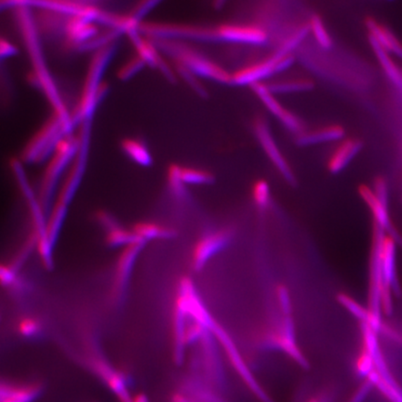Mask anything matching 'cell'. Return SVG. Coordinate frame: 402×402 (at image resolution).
<instances>
[{
  "mask_svg": "<svg viewBox=\"0 0 402 402\" xmlns=\"http://www.w3.org/2000/svg\"><path fill=\"white\" fill-rule=\"evenodd\" d=\"M16 5L19 27L21 29L23 36H24L25 47L27 49L34 68L33 75H30L31 81L34 82L44 92L49 102L53 106L54 113L59 115L68 125L73 128L75 125L71 115L69 114L65 103L61 99L53 77H51L44 62V56H43L42 48H40L39 39L37 37L36 27H34L33 19L29 15L27 3L18 2L16 3Z\"/></svg>",
  "mask_w": 402,
  "mask_h": 402,
  "instance_id": "cell-1",
  "label": "cell"
},
{
  "mask_svg": "<svg viewBox=\"0 0 402 402\" xmlns=\"http://www.w3.org/2000/svg\"><path fill=\"white\" fill-rule=\"evenodd\" d=\"M115 48H117L115 42L110 43L105 47L99 49L92 57L80 103H77L76 112L72 117L74 125L77 123H82L83 121L92 120L98 105L106 96L108 86V84L103 82L102 77L115 54Z\"/></svg>",
  "mask_w": 402,
  "mask_h": 402,
  "instance_id": "cell-2",
  "label": "cell"
},
{
  "mask_svg": "<svg viewBox=\"0 0 402 402\" xmlns=\"http://www.w3.org/2000/svg\"><path fill=\"white\" fill-rule=\"evenodd\" d=\"M150 40L158 51H163V54L172 59L173 63H180L196 76L218 81L220 83H232V75L179 40Z\"/></svg>",
  "mask_w": 402,
  "mask_h": 402,
  "instance_id": "cell-3",
  "label": "cell"
},
{
  "mask_svg": "<svg viewBox=\"0 0 402 402\" xmlns=\"http://www.w3.org/2000/svg\"><path fill=\"white\" fill-rule=\"evenodd\" d=\"M77 149H79V139L73 137L71 134L65 136L57 144L46 167L44 175L40 183L37 199L47 219L53 209L55 199H56L55 192H56L59 179L68 165L73 161Z\"/></svg>",
  "mask_w": 402,
  "mask_h": 402,
  "instance_id": "cell-4",
  "label": "cell"
},
{
  "mask_svg": "<svg viewBox=\"0 0 402 402\" xmlns=\"http://www.w3.org/2000/svg\"><path fill=\"white\" fill-rule=\"evenodd\" d=\"M72 127L54 113L42 128L31 138L22 152V161L39 163L51 157L57 144L65 136L70 135Z\"/></svg>",
  "mask_w": 402,
  "mask_h": 402,
  "instance_id": "cell-5",
  "label": "cell"
},
{
  "mask_svg": "<svg viewBox=\"0 0 402 402\" xmlns=\"http://www.w3.org/2000/svg\"><path fill=\"white\" fill-rule=\"evenodd\" d=\"M371 260H370L368 308L375 322L383 324L382 320V290L384 286L383 269H382V250L386 231L374 222Z\"/></svg>",
  "mask_w": 402,
  "mask_h": 402,
  "instance_id": "cell-6",
  "label": "cell"
},
{
  "mask_svg": "<svg viewBox=\"0 0 402 402\" xmlns=\"http://www.w3.org/2000/svg\"><path fill=\"white\" fill-rule=\"evenodd\" d=\"M146 244L147 243L143 241L134 243L123 249L118 257L110 295V299L115 308H120L125 303L136 263Z\"/></svg>",
  "mask_w": 402,
  "mask_h": 402,
  "instance_id": "cell-7",
  "label": "cell"
},
{
  "mask_svg": "<svg viewBox=\"0 0 402 402\" xmlns=\"http://www.w3.org/2000/svg\"><path fill=\"white\" fill-rule=\"evenodd\" d=\"M210 332L215 335V339L218 340L220 345L225 349L228 360H230L231 365L238 372L239 377L244 382L249 390L253 393L254 397L261 402H273L264 387L257 381L256 376L251 372L249 368L247 363L242 357L241 353L237 348L236 343L234 342L232 337L220 324L217 322L213 324Z\"/></svg>",
  "mask_w": 402,
  "mask_h": 402,
  "instance_id": "cell-8",
  "label": "cell"
},
{
  "mask_svg": "<svg viewBox=\"0 0 402 402\" xmlns=\"http://www.w3.org/2000/svg\"><path fill=\"white\" fill-rule=\"evenodd\" d=\"M87 364L118 398V402H132V396L130 392L131 381L125 372L115 368L98 353L89 356Z\"/></svg>",
  "mask_w": 402,
  "mask_h": 402,
  "instance_id": "cell-9",
  "label": "cell"
},
{
  "mask_svg": "<svg viewBox=\"0 0 402 402\" xmlns=\"http://www.w3.org/2000/svg\"><path fill=\"white\" fill-rule=\"evenodd\" d=\"M294 63L291 55L277 54L269 59L256 63L250 68H246L232 75V83L237 85H253L267 79L272 75L279 73L290 68Z\"/></svg>",
  "mask_w": 402,
  "mask_h": 402,
  "instance_id": "cell-10",
  "label": "cell"
},
{
  "mask_svg": "<svg viewBox=\"0 0 402 402\" xmlns=\"http://www.w3.org/2000/svg\"><path fill=\"white\" fill-rule=\"evenodd\" d=\"M232 239L233 232L230 230L212 231L201 236L193 248L191 259L193 270L201 271L213 256L230 244Z\"/></svg>",
  "mask_w": 402,
  "mask_h": 402,
  "instance_id": "cell-11",
  "label": "cell"
},
{
  "mask_svg": "<svg viewBox=\"0 0 402 402\" xmlns=\"http://www.w3.org/2000/svg\"><path fill=\"white\" fill-rule=\"evenodd\" d=\"M256 132L265 154L268 156L269 160L275 165V167L279 170L282 177L291 186H295L296 184V179H295L293 170H291L290 165L285 160L284 156L282 154L279 146L275 142L267 121H265L263 118H259L258 120H256Z\"/></svg>",
  "mask_w": 402,
  "mask_h": 402,
  "instance_id": "cell-12",
  "label": "cell"
},
{
  "mask_svg": "<svg viewBox=\"0 0 402 402\" xmlns=\"http://www.w3.org/2000/svg\"><path fill=\"white\" fill-rule=\"evenodd\" d=\"M96 218L98 224L105 230L106 243L108 247L124 249L142 241L135 235L134 231L123 227L114 216L106 211H99Z\"/></svg>",
  "mask_w": 402,
  "mask_h": 402,
  "instance_id": "cell-13",
  "label": "cell"
},
{
  "mask_svg": "<svg viewBox=\"0 0 402 402\" xmlns=\"http://www.w3.org/2000/svg\"><path fill=\"white\" fill-rule=\"evenodd\" d=\"M127 34L132 40L136 51H137L138 56L144 60L146 65H149L151 68L158 69L170 83H175L176 81L175 75L173 74L172 69L161 57V54L158 53V49L153 44L151 40L142 37L139 29L130 32Z\"/></svg>",
  "mask_w": 402,
  "mask_h": 402,
  "instance_id": "cell-14",
  "label": "cell"
},
{
  "mask_svg": "<svg viewBox=\"0 0 402 402\" xmlns=\"http://www.w3.org/2000/svg\"><path fill=\"white\" fill-rule=\"evenodd\" d=\"M251 88H253L254 94H256L259 99L262 101L263 103H264L265 108H267L272 114L276 115V117L284 124L286 128L290 130V131L294 132V134H302L303 127L299 118L280 105L279 101L274 97V94H272L270 89H268V85L260 82L253 84V85H251Z\"/></svg>",
  "mask_w": 402,
  "mask_h": 402,
  "instance_id": "cell-15",
  "label": "cell"
},
{
  "mask_svg": "<svg viewBox=\"0 0 402 402\" xmlns=\"http://www.w3.org/2000/svg\"><path fill=\"white\" fill-rule=\"evenodd\" d=\"M44 387L39 382L2 380L0 402H34L42 395Z\"/></svg>",
  "mask_w": 402,
  "mask_h": 402,
  "instance_id": "cell-16",
  "label": "cell"
},
{
  "mask_svg": "<svg viewBox=\"0 0 402 402\" xmlns=\"http://www.w3.org/2000/svg\"><path fill=\"white\" fill-rule=\"evenodd\" d=\"M358 193L361 199L371 210L372 215L374 216V222L378 225H380L389 236L395 239V241L398 244H402V238L393 225L391 219H390L389 207L384 205L380 201V199L376 196L374 190L367 186H360L358 187Z\"/></svg>",
  "mask_w": 402,
  "mask_h": 402,
  "instance_id": "cell-17",
  "label": "cell"
},
{
  "mask_svg": "<svg viewBox=\"0 0 402 402\" xmlns=\"http://www.w3.org/2000/svg\"><path fill=\"white\" fill-rule=\"evenodd\" d=\"M219 40L260 45L267 42L268 36L263 29L249 25H225L217 27Z\"/></svg>",
  "mask_w": 402,
  "mask_h": 402,
  "instance_id": "cell-18",
  "label": "cell"
},
{
  "mask_svg": "<svg viewBox=\"0 0 402 402\" xmlns=\"http://www.w3.org/2000/svg\"><path fill=\"white\" fill-rule=\"evenodd\" d=\"M63 32L68 44L77 49L98 34V29L94 22L77 16L68 17L63 24Z\"/></svg>",
  "mask_w": 402,
  "mask_h": 402,
  "instance_id": "cell-19",
  "label": "cell"
},
{
  "mask_svg": "<svg viewBox=\"0 0 402 402\" xmlns=\"http://www.w3.org/2000/svg\"><path fill=\"white\" fill-rule=\"evenodd\" d=\"M187 315L175 306L172 314V355L175 363L181 365L186 358L187 348Z\"/></svg>",
  "mask_w": 402,
  "mask_h": 402,
  "instance_id": "cell-20",
  "label": "cell"
},
{
  "mask_svg": "<svg viewBox=\"0 0 402 402\" xmlns=\"http://www.w3.org/2000/svg\"><path fill=\"white\" fill-rule=\"evenodd\" d=\"M366 27L369 30V36L374 37L384 50L402 60V43L392 31L372 18L366 20Z\"/></svg>",
  "mask_w": 402,
  "mask_h": 402,
  "instance_id": "cell-21",
  "label": "cell"
},
{
  "mask_svg": "<svg viewBox=\"0 0 402 402\" xmlns=\"http://www.w3.org/2000/svg\"><path fill=\"white\" fill-rule=\"evenodd\" d=\"M131 230L142 241H170L177 237V232L166 225L152 221H140L135 222Z\"/></svg>",
  "mask_w": 402,
  "mask_h": 402,
  "instance_id": "cell-22",
  "label": "cell"
},
{
  "mask_svg": "<svg viewBox=\"0 0 402 402\" xmlns=\"http://www.w3.org/2000/svg\"><path fill=\"white\" fill-rule=\"evenodd\" d=\"M363 149V143L358 140H346L341 144L334 154L329 161V170L334 175L342 172L344 169L352 161L353 158L360 153Z\"/></svg>",
  "mask_w": 402,
  "mask_h": 402,
  "instance_id": "cell-23",
  "label": "cell"
},
{
  "mask_svg": "<svg viewBox=\"0 0 402 402\" xmlns=\"http://www.w3.org/2000/svg\"><path fill=\"white\" fill-rule=\"evenodd\" d=\"M370 44L372 46V50L379 63L383 68L389 80L391 81L393 85L397 87L398 89L402 91V69L393 61L390 54L382 48L374 37L369 36Z\"/></svg>",
  "mask_w": 402,
  "mask_h": 402,
  "instance_id": "cell-24",
  "label": "cell"
},
{
  "mask_svg": "<svg viewBox=\"0 0 402 402\" xmlns=\"http://www.w3.org/2000/svg\"><path fill=\"white\" fill-rule=\"evenodd\" d=\"M345 131L340 126H329L325 128L316 130L308 132H302L298 134L296 139L297 144L306 146L311 144L329 143V142L339 140L344 137Z\"/></svg>",
  "mask_w": 402,
  "mask_h": 402,
  "instance_id": "cell-25",
  "label": "cell"
},
{
  "mask_svg": "<svg viewBox=\"0 0 402 402\" xmlns=\"http://www.w3.org/2000/svg\"><path fill=\"white\" fill-rule=\"evenodd\" d=\"M337 301L350 314H352L356 319L360 320V323H367L371 326L375 331L377 332L378 334L380 332L384 323L380 324L375 322L374 318H372L371 313H370L368 308H364L360 303H358L357 301L353 299L352 297H350L349 295L346 294L342 293L338 294Z\"/></svg>",
  "mask_w": 402,
  "mask_h": 402,
  "instance_id": "cell-26",
  "label": "cell"
},
{
  "mask_svg": "<svg viewBox=\"0 0 402 402\" xmlns=\"http://www.w3.org/2000/svg\"><path fill=\"white\" fill-rule=\"evenodd\" d=\"M123 152L136 164L143 167L151 166L153 158L149 150L137 139L125 138L121 141Z\"/></svg>",
  "mask_w": 402,
  "mask_h": 402,
  "instance_id": "cell-27",
  "label": "cell"
},
{
  "mask_svg": "<svg viewBox=\"0 0 402 402\" xmlns=\"http://www.w3.org/2000/svg\"><path fill=\"white\" fill-rule=\"evenodd\" d=\"M272 94H290V92H300L310 91L314 88V83L311 80L297 79L279 81L268 85Z\"/></svg>",
  "mask_w": 402,
  "mask_h": 402,
  "instance_id": "cell-28",
  "label": "cell"
},
{
  "mask_svg": "<svg viewBox=\"0 0 402 402\" xmlns=\"http://www.w3.org/2000/svg\"><path fill=\"white\" fill-rule=\"evenodd\" d=\"M17 332L20 337L27 340H36L42 337L44 332V326L42 320L37 317L27 316L22 318L17 325Z\"/></svg>",
  "mask_w": 402,
  "mask_h": 402,
  "instance_id": "cell-29",
  "label": "cell"
},
{
  "mask_svg": "<svg viewBox=\"0 0 402 402\" xmlns=\"http://www.w3.org/2000/svg\"><path fill=\"white\" fill-rule=\"evenodd\" d=\"M180 175L184 184H212L215 183V176L206 170L196 168L180 167Z\"/></svg>",
  "mask_w": 402,
  "mask_h": 402,
  "instance_id": "cell-30",
  "label": "cell"
},
{
  "mask_svg": "<svg viewBox=\"0 0 402 402\" xmlns=\"http://www.w3.org/2000/svg\"><path fill=\"white\" fill-rule=\"evenodd\" d=\"M168 184H169L170 193L176 199H183L187 198L186 184L182 181L180 166H178V165H170L169 170H168Z\"/></svg>",
  "mask_w": 402,
  "mask_h": 402,
  "instance_id": "cell-31",
  "label": "cell"
},
{
  "mask_svg": "<svg viewBox=\"0 0 402 402\" xmlns=\"http://www.w3.org/2000/svg\"><path fill=\"white\" fill-rule=\"evenodd\" d=\"M146 63L142 59L140 56L136 55L135 57H132L130 59L128 62L124 63L120 68H118L117 72V77L121 81H126L132 79V77L135 76L138 72H140L142 69L146 66Z\"/></svg>",
  "mask_w": 402,
  "mask_h": 402,
  "instance_id": "cell-32",
  "label": "cell"
},
{
  "mask_svg": "<svg viewBox=\"0 0 402 402\" xmlns=\"http://www.w3.org/2000/svg\"><path fill=\"white\" fill-rule=\"evenodd\" d=\"M356 372L360 377L367 378L375 369L372 356L367 350L363 348L358 354L355 364Z\"/></svg>",
  "mask_w": 402,
  "mask_h": 402,
  "instance_id": "cell-33",
  "label": "cell"
},
{
  "mask_svg": "<svg viewBox=\"0 0 402 402\" xmlns=\"http://www.w3.org/2000/svg\"><path fill=\"white\" fill-rule=\"evenodd\" d=\"M175 63L176 71L178 72V74L180 75L182 79H183L201 97H206L208 96V92L206 89L204 88V86L202 85L201 83H199L198 79H196V76L195 74H193L192 72L184 68V65H180V63Z\"/></svg>",
  "mask_w": 402,
  "mask_h": 402,
  "instance_id": "cell-34",
  "label": "cell"
},
{
  "mask_svg": "<svg viewBox=\"0 0 402 402\" xmlns=\"http://www.w3.org/2000/svg\"><path fill=\"white\" fill-rule=\"evenodd\" d=\"M310 29L313 32L315 39L319 42L322 47L329 49L332 47V42L328 32L324 27L322 20L319 16H314L311 20Z\"/></svg>",
  "mask_w": 402,
  "mask_h": 402,
  "instance_id": "cell-35",
  "label": "cell"
},
{
  "mask_svg": "<svg viewBox=\"0 0 402 402\" xmlns=\"http://www.w3.org/2000/svg\"><path fill=\"white\" fill-rule=\"evenodd\" d=\"M253 199L260 209H265L270 201V189L267 182H257L253 187Z\"/></svg>",
  "mask_w": 402,
  "mask_h": 402,
  "instance_id": "cell-36",
  "label": "cell"
},
{
  "mask_svg": "<svg viewBox=\"0 0 402 402\" xmlns=\"http://www.w3.org/2000/svg\"><path fill=\"white\" fill-rule=\"evenodd\" d=\"M277 305L283 316H293V303L290 291L285 286L279 285L276 291Z\"/></svg>",
  "mask_w": 402,
  "mask_h": 402,
  "instance_id": "cell-37",
  "label": "cell"
},
{
  "mask_svg": "<svg viewBox=\"0 0 402 402\" xmlns=\"http://www.w3.org/2000/svg\"><path fill=\"white\" fill-rule=\"evenodd\" d=\"M309 30H310V27H309L300 29L291 39H289L287 42L284 43V45L282 46V48L277 51V54L280 55H290L291 51H293L299 43L303 42V39H305Z\"/></svg>",
  "mask_w": 402,
  "mask_h": 402,
  "instance_id": "cell-38",
  "label": "cell"
},
{
  "mask_svg": "<svg viewBox=\"0 0 402 402\" xmlns=\"http://www.w3.org/2000/svg\"><path fill=\"white\" fill-rule=\"evenodd\" d=\"M372 190L382 203L389 207V187H387V181L383 177L376 178Z\"/></svg>",
  "mask_w": 402,
  "mask_h": 402,
  "instance_id": "cell-39",
  "label": "cell"
},
{
  "mask_svg": "<svg viewBox=\"0 0 402 402\" xmlns=\"http://www.w3.org/2000/svg\"><path fill=\"white\" fill-rule=\"evenodd\" d=\"M18 54V49L8 42V40L5 39L4 37H1V42H0V54H1V59L5 60L6 58H10Z\"/></svg>",
  "mask_w": 402,
  "mask_h": 402,
  "instance_id": "cell-40",
  "label": "cell"
},
{
  "mask_svg": "<svg viewBox=\"0 0 402 402\" xmlns=\"http://www.w3.org/2000/svg\"><path fill=\"white\" fill-rule=\"evenodd\" d=\"M132 402H150V401L144 393L141 392L132 396Z\"/></svg>",
  "mask_w": 402,
  "mask_h": 402,
  "instance_id": "cell-41",
  "label": "cell"
}]
</instances>
